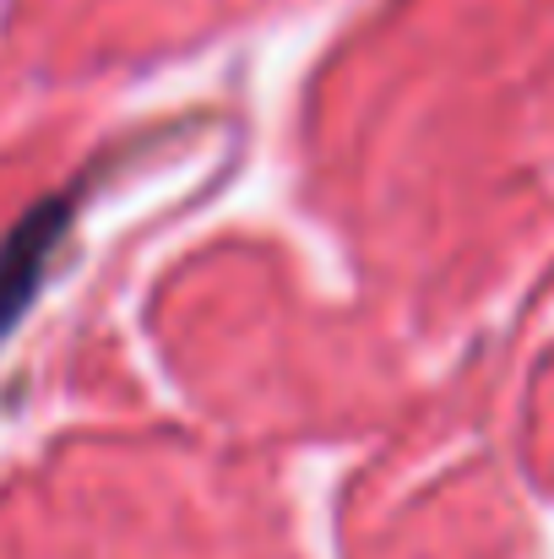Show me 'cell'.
I'll list each match as a JSON object with an SVG mask.
<instances>
[{
	"label": "cell",
	"mask_w": 554,
	"mask_h": 559,
	"mask_svg": "<svg viewBox=\"0 0 554 559\" xmlns=\"http://www.w3.org/2000/svg\"><path fill=\"white\" fill-rule=\"evenodd\" d=\"M66 223H71L66 201H38L0 239V343L27 316V305H33V294H38V283H44L55 250H60V239H66Z\"/></svg>",
	"instance_id": "cell-1"
}]
</instances>
